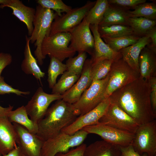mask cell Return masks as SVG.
<instances>
[{"label":"cell","mask_w":156,"mask_h":156,"mask_svg":"<svg viewBox=\"0 0 156 156\" xmlns=\"http://www.w3.org/2000/svg\"><path fill=\"white\" fill-rule=\"evenodd\" d=\"M149 80L140 77L113 93L109 97L110 103L116 104L139 125L156 118L151 105Z\"/></svg>","instance_id":"cell-1"},{"label":"cell","mask_w":156,"mask_h":156,"mask_svg":"<svg viewBox=\"0 0 156 156\" xmlns=\"http://www.w3.org/2000/svg\"><path fill=\"white\" fill-rule=\"evenodd\" d=\"M78 116L72 104L62 99L56 101L38 122L36 134L44 141L58 134Z\"/></svg>","instance_id":"cell-2"},{"label":"cell","mask_w":156,"mask_h":156,"mask_svg":"<svg viewBox=\"0 0 156 156\" xmlns=\"http://www.w3.org/2000/svg\"><path fill=\"white\" fill-rule=\"evenodd\" d=\"M56 15L51 10L43 8L39 5L36 6L33 23V30L29 38L30 42L34 44L36 48L34 55L40 65L43 64L44 59L41 52L42 43L44 38L49 36L52 23Z\"/></svg>","instance_id":"cell-3"},{"label":"cell","mask_w":156,"mask_h":156,"mask_svg":"<svg viewBox=\"0 0 156 156\" xmlns=\"http://www.w3.org/2000/svg\"><path fill=\"white\" fill-rule=\"evenodd\" d=\"M88 134L82 129L72 135L61 131L44 141L41 156H55L58 153L66 152L82 144Z\"/></svg>","instance_id":"cell-4"},{"label":"cell","mask_w":156,"mask_h":156,"mask_svg":"<svg viewBox=\"0 0 156 156\" xmlns=\"http://www.w3.org/2000/svg\"><path fill=\"white\" fill-rule=\"evenodd\" d=\"M108 75L105 98L140 77V73L132 68L122 58L113 62Z\"/></svg>","instance_id":"cell-5"},{"label":"cell","mask_w":156,"mask_h":156,"mask_svg":"<svg viewBox=\"0 0 156 156\" xmlns=\"http://www.w3.org/2000/svg\"><path fill=\"white\" fill-rule=\"evenodd\" d=\"M71 36L69 32L55 34L45 37L41 45V52L45 59L47 55L62 62L73 56L76 52L69 47Z\"/></svg>","instance_id":"cell-6"},{"label":"cell","mask_w":156,"mask_h":156,"mask_svg":"<svg viewBox=\"0 0 156 156\" xmlns=\"http://www.w3.org/2000/svg\"><path fill=\"white\" fill-rule=\"evenodd\" d=\"M108 79L93 81L83 93L79 100L72 104L78 116L92 110L105 99V93Z\"/></svg>","instance_id":"cell-7"},{"label":"cell","mask_w":156,"mask_h":156,"mask_svg":"<svg viewBox=\"0 0 156 156\" xmlns=\"http://www.w3.org/2000/svg\"><path fill=\"white\" fill-rule=\"evenodd\" d=\"M96 2V1H88L83 6L72 8L68 12L63 13L61 16L57 14L52 23L49 36L59 33L69 32L82 22Z\"/></svg>","instance_id":"cell-8"},{"label":"cell","mask_w":156,"mask_h":156,"mask_svg":"<svg viewBox=\"0 0 156 156\" xmlns=\"http://www.w3.org/2000/svg\"><path fill=\"white\" fill-rule=\"evenodd\" d=\"M139 154L156 156V120H154L139 126L131 143Z\"/></svg>","instance_id":"cell-9"},{"label":"cell","mask_w":156,"mask_h":156,"mask_svg":"<svg viewBox=\"0 0 156 156\" xmlns=\"http://www.w3.org/2000/svg\"><path fill=\"white\" fill-rule=\"evenodd\" d=\"M99 123L134 134L139 125L130 116L116 104L110 103Z\"/></svg>","instance_id":"cell-10"},{"label":"cell","mask_w":156,"mask_h":156,"mask_svg":"<svg viewBox=\"0 0 156 156\" xmlns=\"http://www.w3.org/2000/svg\"><path fill=\"white\" fill-rule=\"evenodd\" d=\"M62 98V95L46 93L39 87L25 107L30 119L38 124L44 117L51 103Z\"/></svg>","instance_id":"cell-11"},{"label":"cell","mask_w":156,"mask_h":156,"mask_svg":"<svg viewBox=\"0 0 156 156\" xmlns=\"http://www.w3.org/2000/svg\"><path fill=\"white\" fill-rule=\"evenodd\" d=\"M82 129L88 134L99 135L107 142L121 146H127L131 144L134 137V134L99 123L86 127Z\"/></svg>","instance_id":"cell-12"},{"label":"cell","mask_w":156,"mask_h":156,"mask_svg":"<svg viewBox=\"0 0 156 156\" xmlns=\"http://www.w3.org/2000/svg\"><path fill=\"white\" fill-rule=\"evenodd\" d=\"M90 25L83 20L69 32L71 39L69 47L78 53L85 52L91 55L93 53L94 40Z\"/></svg>","instance_id":"cell-13"},{"label":"cell","mask_w":156,"mask_h":156,"mask_svg":"<svg viewBox=\"0 0 156 156\" xmlns=\"http://www.w3.org/2000/svg\"><path fill=\"white\" fill-rule=\"evenodd\" d=\"M17 134L16 143L25 156H41L44 141L22 126L13 122Z\"/></svg>","instance_id":"cell-14"},{"label":"cell","mask_w":156,"mask_h":156,"mask_svg":"<svg viewBox=\"0 0 156 156\" xmlns=\"http://www.w3.org/2000/svg\"><path fill=\"white\" fill-rule=\"evenodd\" d=\"M110 104L109 97L105 99L97 106L85 114L78 116L71 124L61 131L72 135L88 126L97 124L104 115Z\"/></svg>","instance_id":"cell-15"},{"label":"cell","mask_w":156,"mask_h":156,"mask_svg":"<svg viewBox=\"0 0 156 156\" xmlns=\"http://www.w3.org/2000/svg\"><path fill=\"white\" fill-rule=\"evenodd\" d=\"M92 62L91 59L86 60L80 77L72 87L62 95V99L73 104L79 99L83 92L91 85Z\"/></svg>","instance_id":"cell-16"},{"label":"cell","mask_w":156,"mask_h":156,"mask_svg":"<svg viewBox=\"0 0 156 156\" xmlns=\"http://www.w3.org/2000/svg\"><path fill=\"white\" fill-rule=\"evenodd\" d=\"M94 40V49L91 60L92 63L98 61L109 59L114 61L122 58L119 52L113 50L102 39L98 30V25H90Z\"/></svg>","instance_id":"cell-17"},{"label":"cell","mask_w":156,"mask_h":156,"mask_svg":"<svg viewBox=\"0 0 156 156\" xmlns=\"http://www.w3.org/2000/svg\"><path fill=\"white\" fill-rule=\"evenodd\" d=\"M5 7L10 8L12 10V14L25 25L28 35L30 36L33 30L36 9L25 5L19 0H9L6 5H0V8Z\"/></svg>","instance_id":"cell-18"},{"label":"cell","mask_w":156,"mask_h":156,"mask_svg":"<svg viewBox=\"0 0 156 156\" xmlns=\"http://www.w3.org/2000/svg\"><path fill=\"white\" fill-rule=\"evenodd\" d=\"M17 134L12 123L7 117H0V152L3 156L17 145Z\"/></svg>","instance_id":"cell-19"},{"label":"cell","mask_w":156,"mask_h":156,"mask_svg":"<svg viewBox=\"0 0 156 156\" xmlns=\"http://www.w3.org/2000/svg\"><path fill=\"white\" fill-rule=\"evenodd\" d=\"M151 43L148 36L141 37L133 44L121 49L122 58L133 70L140 73L139 57L142 50Z\"/></svg>","instance_id":"cell-20"},{"label":"cell","mask_w":156,"mask_h":156,"mask_svg":"<svg viewBox=\"0 0 156 156\" xmlns=\"http://www.w3.org/2000/svg\"><path fill=\"white\" fill-rule=\"evenodd\" d=\"M138 63L140 77L149 80L156 77V53L146 46L140 52Z\"/></svg>","instance_id":"cell-21"},{"label":"cell","mask_w":156,"mask_h":156,"mask_svg":"<svg viewBox=\"0 0 156 156\" xmlns=\"http://www.w3.org/2000/svg\"><path fill=\"white\" fill-rule=\"evenodd\" d=\"M130 10L116 5L109 4L102 20L98 25L112 24L128 25Z\"/></svg>","instance_id":"cell-22"},{"label":"cell","mask_w":156,"mask_h":156,"mask_svg":"<svg viewBox=\"0 0 156 156\" xmlns=\"http://www.w3.org/2000/svg\"><path fill=\"white\" fill-rule=\"evenodd\" d=\"M26 43L24 52V58L21 65L22 70L26 74L32 75L37 80L41 81L45 73L39 67L37 60L33 56L30 46L29 37L25 36Z\"/></svg>","instance_id":"cell-23"},{"label":"cell","mask_w":156,"mask_h":156,"mask_svg":"<svg viewBox=\"0 0 156 156\" xmlns=\"http://www.w3.org/2000/svg\"><path fill=\"white\" fill-rule=\"evenodd\" d=\"M120 154L119 146L103 140L87 146L83 156H120Z\"/></svg>","instance_id":"cell-24"},{"label":"cell","mask_w":156,"mask_h":156,"mask_svg":"<svg viewBox=\"0 0 156 156\" xmlns=\"http://www.w3.org/2000/svg\"><path fill=\"white\" fill-rule=\"evenodd\" d=\"M28 116L25 106L23 105L15 110L11 111L7 117L11 123L19 124L25 127L30 132L36 134L38 130V124L29 118Z\"/></svg>","instance_id":"cell-25"},{"label":"cell","mask_w":156,"mask_h":156,"mask_svg":"<svg viewBox=\"0 0 156 156\" xmlns=\"http://www.w3.org/2000/svg\"><path fill=\"white\" fill-rule=\"evenodd\" d=\"M109 5L107 0H97L83 20L90 25H98Z\"/></svg>","instance_id":"cell-26"},{"label":"cell","mask_w":156,"mask_h":156,"mask_svg":"<svg viewBox=\"0 0 156 156\" xmlns=\"http://www.w3.org/2000/svg\"><path fill=\"white\" fill-rule=\"evenodd\" d=\"M156 25V20L142 17L129 18L128 20V25L133 35L140 38L145 36L146 33Z\"/></svg>","instance_id":"cell-27"},{"label":"cell","mask_w":156,"mask_h":156,"mask_svg":"<svg viewBox=\"0 0 156 156\" xmlns=\"http://www.w3.org/2000/svg\"><path fill=\"white\" fill-rule=\"evenodd\" d=\"M98 30L101 38L103 37L115 38L133 35L130 27L120 24H112L104 26L98 25Z\"/></svg>","instance_id":"cell-28"},{"label":"cell","mask_w":156,"mask_h":156,"mask_svg":"<svg viewBox=\"0 0 156 156\" xmlns=\"http://www.w3.org/2000/svg\"><path fill=\"white\" fill-rule=\"evenodd\" d=\"M80 76L71 72L65 71L52 88L51 93L63 95L73 86Z\"/></svg>","instance_id":"cell-29"},{"label":"cell","mask_w":156,"mask_h":156,"mask_svg":"<svg viewBox=\"0 0 156 156\" xmlns=\"http://www.w3.org/2000/svg\"><path fill=\"white\" fill-rule=\"evenodd\" d=\"M140 38L134 35L110 38H102L107 44L113 50L116 52L131 45L136 42Z\"/></svg>","instance_id":"cell-30"},{"label":"cell","mask_w":156,"mask_h":156,"mask_svg":"<svg viewBox=\"0 0 156 156\" xmlns=\"http://www.w3.org/2000/svg\"><path fill=\"white\" fill-rule=\"evenodd\" d=\"M50 57V62L48 70L47 79L49 87L52 89L56 83L58 76L62 75L66 71L65 64L63 63L58 59L54 57Z\"/></svg>","instance_id":"cell-31"},{"label":"cell","mask_w":156,"mask_h":156,"mask_svg":"<svg viewBox=\"0 0 156 156\" xmlns=\"http://www.w3.org/2000/svg\"><path fill=\"white\" fill-rule=\"evenodd\" d=\"M130 18L142 17L156 20V4L155 1L144 3L138 5L133 11H129Z\"/></svg>","instance_id":"cell-32"},{"label":"cell","mask_w":156,"mask_h":156,"mask_svg":"<svg viewBox=\"0 0 156 156\" xmlns=\"http://www.w3.org/2000/svg\"><path fill=\"white\" fill-rule=\"evenodd\" d=\"M114 61L106 59L92 63L91 73L92 81L105 78L108 75Z\"/></svg>","instance_id":"cell-33"},{"label":"cell","mask_w":156,"mask_h":156,"mask_svg":"<svg viewBox=\"0 0 156 156\" xmlns=\"http://www.w3.org/2000/svg\"><path fill=\"white\" fill-rule=\"evenodd\" d=\"M36 2L42 7L55 11L59 16L62 15V13L67 12L72 9L62 0H38Z\"/></svg>","instance_id":"cell-34"},{"label":"cell","mask_w":156,"mask_h":156,"mask_svg":"<svg viewBox=\"0 0 156 156\" xmlns=\"http://www.w3.org/2000/svg\"><path fill=\"white\" fill-rule=\"evenodd\" d=\"M87 57L86 53L83 52L79 53L78 55L75 57L68 58L65 64L66 71L80 75Z\"/></svg>","instance_id":"cell-35"},{"label":"cell","mask_w":156,"mask_h":156,"mask_svg":"<svg viewBox=\"0 0 156 156\" xmlns=\"http://www.w3.org/2000/svg\"><path fill=\"white\" fill-rule=\"evenodd\" d=\"M109 4L118 5L126 9L134 10L139 5L146 2V0H109Z\"/></svg>","instance_id":"cell-36"},{"label":"cell","mask_w":156,"mask_h":156,"mask_svg":"<svg viewBox=\"0 0 156 156\" xmlns=\"http://www.w3.org/2000/svg\"><path fill=\"white\" fill-rule=\"evenodd\" d=\"M14 93L17 95L29 94V91H22L15 89L7 83L4 81V77L1 76L0 79V95Z\"/></svg>","instance_id":"cell-37"},{"label":"cell","mask_w":156,"mask_h":156,"mask_svg":"<svg viewBox=\"0 0 156 156\" xmlns=\"http://www.w3.org/2000/svg\"><path fill=\"white\" fill-rule=\"evenodd\" d=\"M86 146V144L82 143L75 148H71L66 152L58 153L55 156H83Z\"/></svg>","instance_id":"cell-38"},{"label":"cell","mask_w":156,"mask_h":156,"mask_svg":"<svg viewBox=\"0 0 156 156\" xmlns=\"http://www.w3.org/2000/svg\"><path fill=\"white\" fill-rule=\"evenodd\" d=\"M151 86L150 98L152 107L154 114L156 116V77L149 79Z\"/></svg>","instance_id":"cell-39"},{"label":"cell","mask_w":156,"mask_h":156,"mask_svg":"<svg viewBox=\"0 0 156 156\" xmlns=\"http://www.w3.org/2000/svg\"><path fill=\"white\" fill-rule=\"evenodd\" d=\"M12 61V55L9 53H0V79L3 70L8 66L11 64Z\"/></svg>","instance_id":"cell-40"},{"label":"cell","mask_w":156,"mask_h":156,"mask_svg":"<svg viewBox=\"0 0 156 156\" xmlns=\"http://www.w3.org/2000/svg\"><path fill=\"white\" fill-rule=\"evenodd\" d=\"M119 148L121 153L120 156H148L146 153L141 155L136 152L131 144L127 146H119Z\"/></svg>","instance_id":"cell-41"},{"label":"cell","mask_w":156,"mask_h":156,"mask_svg":"<svg viewBox=\"0 0 156 156\" xmlns=\"http://www.w3.org/2000/svg\"><path fill=\"white\" fill-rule=\"evenodd\" d=\"M145 36L148 37L151 40V43L146 47L156 53V26L148 31L146 34Z\"/></svg>","instance_id":"cell-42"},{"label":"cell","mask_w":156,"mask_h":156,"mask_svg":"<svg viewBox=\"0 0 156 156\" xmlns=\"http://www.w3.org/2000/svg\"><path fill=\"white\" fill-rule=\"evenodd\" d=\"M22 153L19 147L17 145L7 154L3 156H22Z\"/></svg>","instance_id":"cell-43"},{"label":"cell","mask_w":156,"mask_h":156,"mask_svg":"<svg viewBox=\"0 0 156 156\" xmlns=\"http://www.w3.org/2000/svg\"><path fill=\"white\" fill-rule=\"evenodd\" d=\"M13 106L10 105L8 107H3L0 105V117H7L9 112L12 110Z\"/></svg>","instance_id":"cell-44"},{"label":"cell","mask_w":156,"mask_h":156,"mask_svg":"<svg viewBox=\"0 0 156 156\" xmlns=\"http://www.w3.org/2000/svg\"><path fill=\"white\" fill-rule=\"evenodd\" d=\"M9 0H0V4L3 5H6L9 2Z\"/></svg>","instance_id":"cell-45"},{"label":"cell","mask_w":156,"mask_h":156,"mask_svg":"<svg viewBox=\"0 0 156 156\" xmlns=\"http://www.w3.org/2000/svg\"><path fill=\"white\" fill-rule=\"evenodd\" d=\"M0 156H3L0 152Z\"/></svg>","instance_id":"cell-46"},{"label":"cell","mask_w":156,"mask_h":156,"mask_svg":"<svg viewBox=\"0 0 156 156\" xmlns=\"http://www.w3.org/2000/svg\"><path fill=\"white\" fill-rule=\"evenodd\" d=\"M22 156H24V155L22 154Z\"/></svg>","instance_id":"cell-47"},{"label":"cell","mask_w":156,"mask_h":156,"mask_svg":"<svg viewBox=\"0 0 156 156\" xmlns=\"http://www.w3.org/2000/svg\"></svg>","instance_id":"cell-48"}]
</instances>
